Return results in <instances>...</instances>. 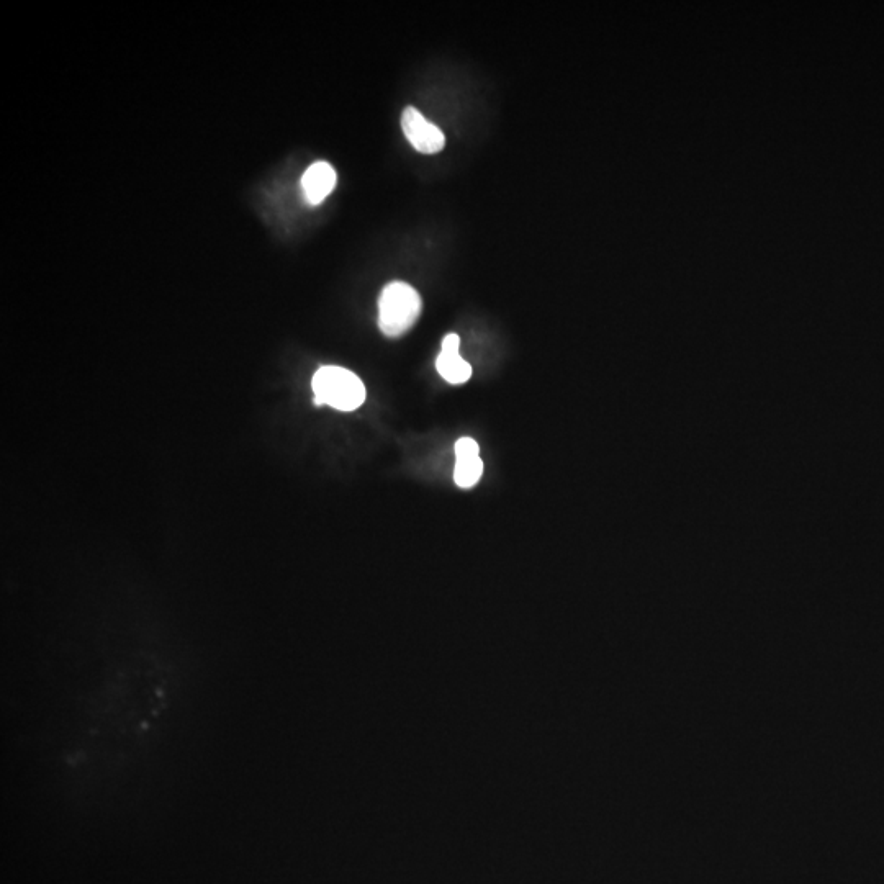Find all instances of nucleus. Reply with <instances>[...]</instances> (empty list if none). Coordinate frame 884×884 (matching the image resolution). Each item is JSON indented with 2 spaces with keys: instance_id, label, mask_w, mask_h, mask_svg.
I'll use <instances>...</instances> for the list:
<instances>
[{
  "instance_id": "obj_1",
  "label": "nucleus",
  "mask_w": 884,
  "mask_h": 884,
  "mask_svg": "<svg viewBox=\"0 0 884 884\" xmlns=\"http://www.w3.org/2000/svg\"><path fill=\"white\" fill-rule=\"evenodd\" d=\"M423 300L406 282H390L379 298V328L387 338H400L420 318Z\"/></svg>"
},
{
  "instance_id": "obj_2",
  "label": "nucleus",
  "mask_w": 884,
  "mask_h": 884,
  "mask_svg": "<svg viewBox=\"0 0 884 884\" xmlns=\"http://www.w3.org/2000/svg\"><path fill=\"white\" fill-rule=\"evenodd\" d=\"M315 405H330L339 411H354L366 402V387L351 370L325 366L316 370L312 380Z\"/></svg>"
},
{
  "instance_id": "obj_3",
  "label": "nucleus",
  "mask_w": 884,
  "mask_h": 884,
  "mask_svg": "<svg viewBox=\"0 0 884 884\" xmlns=\"http://www.w3.org/2000/svg\"><path fill=\"white\" fill-rule=\"evenodd\" d=\"M402 130L406 140L421 154H438L446 146V136L438 125L429 122L420 110L406 107L402 113Z\"/></svg>"
},
{
  "instance_id": "obj_4",
  "label": "nucleus",
  "mask_w": 884,
  "mask_h": 884,
  "mask_svg": "<svg viewBox=\"0 0 884 884\" xmlns=\"http://www.w3.org/2000/svg\"><path fill=\"white\" fill-rule=\"evenodd\" d=\"M461 338L456 333L447 334L442 341L441 354L436 361V369L442 379L452 385H462L472 377V366L459 352Z\"/></svg>"
},
{
  "instance_id": "obj_5",
  "label": "nucleus",
  "mask_w": 884,
  "mask_h": 884,
  "mask_svg": "<svg viewBox=\"0 0 884 884\" xmlns=\"http://www.w3.org/2000/svg\"><path fill=\"white\" fill-rule=\"evenodd\" d=\"M456 467L454 482L457 487L472 488L479 483L483 475V461L480 459V447L472 438H461L456 442Z\"/></svg>"
},
{
  "instance_id": "obj_6",
  "label": "nucleus",
  "mask_w": 884,
  "mask_h": 884,
  "mask_svg": "<svg viewBox=\"0 0 884 884\" xmlns=\"http://www.w3.org/2000/svg\"><path fill=\"white\" fill-rule=\"evenodd\" d=\"M338 182L336 171L330 163L318 161L308 167L302 177V189L305 199L312 205H318L333 192Z\"/></svg>"
}]
</instances>
